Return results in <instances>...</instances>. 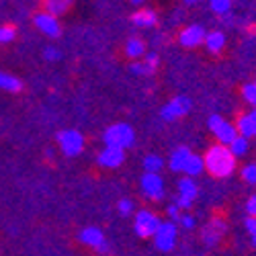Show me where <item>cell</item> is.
Returning <instances> with one entry per match:
<instances>
[{
	"label": "cell",
	"instance_id": "obj_35",
	"mask_svg": "<svg viewBox=\"0 0 256 256\" xmlns=\"http://www.w3.org/2000/svg\"><path fill=\"white\" fill-rule=\"evenodd\" d=\"M132 72H134V74H138V76L150 74V70L146 68V64H144V62H134V64H132Z\"/></svg>",
	"mask_w": 256,
	"mask_h": 256
},
{
	"label": "cell",
	"instance_id": "obj_6",
	"mask_svg": "<svg viewBox=\"0 0 256 256\" xmlns=\"http://www.w3.org/2000/svg\"><path fill=\"white\" fill-rule=\"evenodd\" d=\"M176 224L174 222H160V228L154 234V244L160 252H170L176 244Z\"/></svg>",
	"mask_w": 256,
	"mask_h": 256
},
{
	"label": "cell",
	"instance_id": "obj_22",
	"mask_svg": "<svg viewBox=\"0 0 256 256\" xmlns=\"http://www.w3.org/2000/svg\"><path fill=\"white\" fill-rule=\"evenodd\" d=\"M228 148H230L232 156L238 160V158H242V156H246V154H248V148H250V144H248V140H246V138L238 136V138L234 140V142H232Z\"/></svg>",
	"mask_w": 256,
	"mask_h": 256
},
{
	"label": "cell",
	"instance_id": "obj_12",
	"mask_svg": "<svg viewBox=\"0 0 256 256\" xmlns=\"http://www.w3.org/2000/svg\"><path fill=\"white\" fill-rule=\"evenodd\" d=\"M205 35H207V31L201 25H188L178 33V44L182 48H197V46L205 44Z\"/></svg>",
	"mask_w": 256,
	"mask_h": 256
},
{
	"label": "cell",
	"instance_id": "obj_26",
	"mask_svg": "<svg viewBox=\"0 0 256 256\" xmlns=\"http://www.w3.org/2000/svg\"><path fill=\"white\" fill-rule=\"evenodd\" d=\"M242 180H244L246 184L256 186V162H250V164H246V166L242 168Z\"/></svg>",
	"mask_w": 256,
	"mask_h": 256
},
{
	"label": "cell",
	"instance_id": "obj_16",
	"mask_svg": "<svg viewBox=\"0 0 256 256\" xmlns=\"http://www.w3.org/2000/svg\"><path fill=\"white\" fill-rule=\"evenodd\" d=\"M156 12L154 10H148V8H142V10H136L132 14V23L140 29H148V27H154L156 25Z\"/></svg>",
	"mask_w": 256,
	"mask_h": 256
},
{
	"label": "cell",
	"instance_id": "obj_39",
	"mask_svg": "<svg viewBox=\"0 0 256 256\" xmlns=\"http://www.w3.org/2000/svg\"><path fill=\"white\" fill-rule=\"evenodd\" d=\"M186 4H193V2H199V0H184Z\"/></svg>",
	"mask_w": 256,
	"mask_h": 256
},
{
	"label": "cell",
	"instance_id": "obj_32",
	"mask_svg": "<svg viewBox=\"0 0 256 256\" xmlns=\"http://www.w3.org/2000/svg\"><path fill=\"white\" fill-rule=\"evenodd\" d=\"M166 213H168V218H170V220H174V222H178V220H180V216H182V213H180V207H178L176 203H172V205H168Z\"/></svg>",
	"mask_w": 256,
	"mask_h": 256
},
{
	"label": "cell",
	"instance_id": "obj_23",
	"mask_svg": "<svg viewBox=\"0 0 256 256\" xmlns=\"http://www.w3.org/2000/svg\"><path fill=\"white\" fill-rule=\"evenodd\" d=\"M162 166H164V160L158 156V154H148L146 158H144V168H146V172H160L162 170Z\"/></svg>",
	"mask_w": 256,
	"mask_h": 256
},
{
	"label": "cell",
	"instance_id": "obj_18",
	"mask_svg": "<svg viewBox=\"0 0 256 256\" xmlns=\"http://www.w3.org/2000/svg\"><path fill=\"white\" fill-rule=\"evenodd\" d=\"M205 170V162H203V158L199 156V154H190L188 156V160H186V164H184V170L182 172L186 174V176H190V178H195V176H199L201 172Z\"/></svg>",
	"mask_w": 256,
	"mask_h": 256
},
{
	"label": "cell",
	"instance_id": "obj_15",
	"mask_svg": "<svg viewBox=\"0 0 256 256\" xmlns=\"http://www.w3.org/2000/svg\"><path fill=\"white\" fill-rule=\"evenodd\" d=\"M190 154H193V152H190L186 146L176 148V150L170 154V160H168L170 170H172V172H182V170H184V164H186V160H188Z\"/></svg>",
	"mask_w": 256,
	"mask_h": 256
},
{
	"label": "cell",
	"instance_id": "obj_36",
	"mask_svg": "<svg viewBox=\"0 0 256 256\" xmlns=\"http://www.w3.org/2000/svg\"><path fill=\"white\" fill-rule=\"evenodd\" d=\"M246 213H248V218H256V195L248 197V201H246Z\"/></svg>",
	"mask_w": 256,
	"mask_h": 256
},
{
	"label": "cell",
	"instance_id": "obj_11",
	"mask_svg": "<svg viewBox=\"0 0 256 256\" xmlns=\"http://www.w3.org/2000/svg\"><path fill=\"white\" fill-rule=\"evenodd\" d=\"M142 190L148 199L152 201H160L164 197V180L160 174L156 172H146L142 176Z\"/></svg>",
	"mask_w": 256,
	"mask_h": 256
},
{
	"label": "cell",
	"instance_id": "obj_4",
	"mask_svg": "<svg viewBox=\"0 0 256 256\" xmlns=\"http://www.w3.org/2000/svg\"><path fill=\"white\" fill-rule=\"evenodd\" d=\"M209 130L211 134L218 138V142L222 146H230L234 140L238 138V132H236V125H232L230 121H226L224 117L220 115H211L209 117Z\"/></svg>",
	"mask_w": 256,
	"mask_h": 256
},
{
	"label": "cell",
	"instance_id": "obj_19",
	"mask_svg": "<svg viewBox=\"0 0 256 256\" xmlns=\"http://www.w3.org/2000/svg\"><path fill=\"white\" fill-rule=\"evenodd\" d=\"M44 4H46V12L58 18V14H64L70 8L72 0H44Z\"/></svg>",
	"mask_w": 256,
	"mask_h": 256
},
{
	"label": "cell",
	"instance_id": "obj_5",
	"mask_svg": "<svg viewBox=\"0 0 256 256\" xmlns=\"http://www.w3.org/2000/svg\"><path fill=\"white\" fill-rule=\"evenodd\" d=\"M58 144H60L62 154H66L70 158L78 156L84 150V138L76 130H64V132H60L58 134Z\"/></svg>",
	"mask_w": 256,
	"mask_h": 256
},
{
	"label": "cell",
	"instance_id": "obj_10",
	"mask_svg": "<svg viewBox=\"0 0 256 256\" xmlns=\"http://www.w3.org/2000/svg\"><path fill=\"white\" fill-rule=\"evenodd\" d=\"M178 197H176V205L180 207V209H188L190 205H193V201L197 199V195H199V188H197V182L190 178V176H184V178H180L178 180Z\"/></svg>",
	"mask_w": 256,
	"mask_h": 256
},
{
	"label": "cell",
	"instance_id": "obj_3",
	"mask_svg": "<svg viewBox=\"0 0 256 256\" xmlns=\"http://www.w3.org/2000/svg\"><path fill=\"white\" fill-rule=\"evenodd\" d=\"M160 228V218L156 216L154 211H148L142 209L136 213V220H134V230L140 238H154L156 230Z\"/></svg>",
	"mask_w": 256,
	"mask_h": 256
},
{
	"label": "cell",
	"instance_id": "obj_31",
	"mask_svg": "<svg viewBox=\"0 0 256 256\" xmlns=\"http://www.w3.org/2000/svg\"><path fill=\"white\" fill-rule=\"evenodd\" d=\"M117 207H119L121 216H132V213H134V203H132L130 199H121Z\"/></svg>",
	"mask_w": 256,
	"mask_h": 256
},
{
	"label": "cell",
	"instance_id": "obj_37",
	"mask_svg": "<svg viewBox=\"0 0 256 256\" xmlns=\"http://www.w3.org/2000/svg\"><path fill=\"white\" fill-rule=\"evenodd\" d=\"M248 119H250V127H252V138H256V109L248 111Z\"/></svg>",
	"mask_w": 256,
	"mask_h": 256
},
{
	"label": "cell",
	"instance_id": "obj_13",
	"mask_svg": "<svg viewBox=\"0 0 256 256\" xmlns=\"http://www.w3.org/2000/svg\"><path fill=\"white\" fill-rule=\"evenodd\" d=\"M33 23H35V27H37L41 33L48 35L50 39H54V37H58V35L62 33V27H60V23H58V18L52 16V14H48V12H37V14L33 16Z\"/></svg>",
	"mask_w": 256,
	"mask_h": 256
},
{
	"label": "cell",
	"instance_id": "obj_34",
	"mask_svg": "<svg viewBox=\"0 0 256 256\" xmlns=\"http://www.w3.org/2000/svg\"><path fill=\"white\" fill-rule=\"evenodd\" d=\"M44 58L48 60V62H58L60 60V50H56V48H46L44 50Z\"/></svg>",
	"mask_w": 256,
	"mask_h": 256
},
{
	"label": "cell",
	"instance_id": "obj_25",
	"mask_svg": "<svg viewBox=\"0 0 256 256\" xmlns=\"http://www.w3.org/2000/svg\"><path fill=\"white\" fill-rule=\"evenodd\" d=\"M242 96L248 104H252V109H256V82H246L242 86Z\"/></svg>",
	"mask_w": 256,
	"mask_h": 256
},
{
	"label": "cell",
	"instance_id": "obj_38",
	"mask_svg": "<svg viewBox=\"0 0 256 256\" xmlns=\"http://www.w3.org/2000/svg\"><path fill=\"white\" fill-rule=\"evenodd\" d=\"M146 0H132V4H144Z\"/></svg>",
	"mask_w": 256,
	"mask_h": 256
},
{
	"label": "cell",
	"instance_id": "obj_2",
	"mask_svg": "<svg viewBox=\"0 0 256 256\" xmlns=\"http://www.w3.org/2000/svg\"><path fill=\"white\" fill-rule=\"evenodd\" d=\"M134 130L127 123H115L111 127H106L102 134V142L106 148H117V150H127L130 146H134Z\"/></svg>",
	"mask_w": 256,
	"mask_h": 256
},
{
	"label": "cell",
	"instance_id": "obj_20",
	"mask_svg": "<svg viewBox=\"0 0 256 256\" xmlns=\"http://www.w3.org/2000/svg\"><path fill=\"white\" fill-rule=\"evenodd\" d=\"M125 54L130 56L132 60L144 58L146 56V44H144L140 37H132L130 41H127V46H125Z\"/></svg>",
	"mask_w": 256,
	"mask_h": 256
},
{
	"label": "cell",
	"instance_id": "obj_7",
	"mask_svg": "<svg viewBox=\"0 0 256 256\" xmlns=\"http://www.w3.org/2000/svg\"><path fill=\"white\" fill-rule=\"evenodd\" d=\"M78 238H80V242H82L84 246H90V248H94L96 252H102V254L109 252V242H106L104 234H102L98 228H94V226H88V228L80 230Z\"/></svg>",
	"mask_w": 256,
	"mask_h": 256
},
{
	"label": "cell",
	"instance_id": "obj_14",
	"mask_svg": "<svg viewBox=\"0 0 256 256\" xmlns=\"http://www.w3.org/2000/svg\"><path fill=\"white\" fill-rule=\"evenodd\" d=\"M96 160L102 168H117L125 160V150H117V148H106L104 146V150L98 154Z\"/></svg>",
	"mask_w": 256,
	"mask_h": 256
},
{
	"label": "cell",
	"instance_id": "obj_21",
	"mask_svg": "<svg viewBox=\"0 0 256 256\" xmlns=\"http://www.w3.org/2000/svg\"><path fill=\"white\" fill-rule=\"evenodd\" d=\"M23 88L18 78H14L12 74L8 72H0V90H8V92H18Z\"/></svg>",
	"mask_w": 256,
	"mask_h": 256
},
{
	"label": "cell",
	"instance_id": "obj_8",
	"mask_svg": "<svg viewBox=\"0 0 256 256\" xmlns=\"http://www.w3.org/2000/svg\"><path fill=\"white\" fill-rule=\"evenodd\" d=\"M226 230H228V226L220 218H213L211 222H207V226L201 230V238H203L205 246H209V248L218 246L222 242V238L226 236Z\"/></svg>",
	"mask_w": 256,
	"mask_h": 256
},
{
	"label": "cell",
	"instance_id": "obj_33",
	"mask_svg": "<svg viewBox=\"0 0 256 256\" xmlns=\"http://www.w3.org/2000/svg\"><path fill=\"white\" fill-rule=\"evenodd\" d=\"M178 224H180L184 230H193V228H195V218H193V216H188V213H184V216H180Z\"/></svg>",
	"mask_w": 256,
	"mask_h": 256
},
{
	"label": "cell",
	"instance_id": "obj_17",
	"mask_svg": "<svg viewBox=\"0 0 256 256\" xmlns=\"http://www.w3.org/2000/svg\"><path fill=\"white\" fill-rule=\"evenodd\" d=\"M205 46L211 54H220L226 48V35L222 31H211L205 35Z\"/></svg>",
	"mask_w": 256,
	"mask_h": 256
},
{
	"label": "cell",
	"instance_id": "obj_30",
	"mask_svg": "<svg viewBox=\"0 0 256 256\" xmlns=\"http://www.w3.org/2000/svg\"><path fill=\"white\" fill-rule=\"evenodd\" d=\"M144 64H146V68L150 70V74L156 70V66H158V54H148V56H144Z\"/></svg>",
	"mask_w": 256,
	"mask_h": 256
},
{
	"label": "cell",
	"instance_id": "obj_40",
	"mask_svg": "<svg viewBox=\"0 0 256 256\" xmlns=\"http://www.w3.org/2000/svg\"><path fill=\"white\" fill-rule=\"evenodd\" d=\"M254 82H256V80H254Z\"/></svg>",
	"mask_w": 256,
	"mask_h": 256
},
{
	"label": "cell",
	"instance_id": "obj_28",
	"mask_svg": "<svg viewBox=\"0 0 256 256\" xmlns=\"http://www.w3.org/2000/svg\"><path fill=\"white\" fill-rule=\"evenodd\" d=\"M14 35H16V31L12 25H0V44H10Z\"/></svg>",
	"mask_w": 256,
	"mask_h": 256
},
{
	"label": "cell",
	"instance_id": "obj_24",
	"mask_svg": "<svg viewBox=\"0 0 256 256\" xmlns=\"http://www.w3.org/2000/svg\"><path fill=\"white\" fill-rule=\"evenodd\" d=\"M236 132H238V136H242V138H252V127H250V119H248V113H244V115H240L238 117V123H236Z\"/></svg>",
	"mask_w": 256,
	"mask_h": 256
},
{
	"label": "cell",
	"instance_id": "obj_27",
	"mask_svg": "<svg viewBox=\"0 0 256 256\" xmlns=\"http://www.w3.org/2000/svg\"><path fill=\"white\" fill-rule=\"evenodd\" d=\"M209 6L216 14H228L232 8V0H209Z\"/></svg>",
	"mask_w": 256,
	"mask_h": 256
},
{
	"label": "cell",
	"instance_id": "obj_29",
	"mask_svg": "<svg viewBox=\"0 0 256 256\" xmlns=\"http://www.w3.org/2000/svg\"><path fill=\"white\" fill-rule=\"evenodd\" d=\"M244 226H246V232L250 234V242H252V246L256 248V218H246Z\"/></svg>",
	"mask_w": 256,
	"mask_h": 256
},
{
	"label": "cell",
	"instance_id": "obj_9",
	"mask_svg": "<svg viewBox=\"0 0 256 256\" xmlns=\"http://www.w3.org/2000/svg\"><path fill=\"white\" fill-rule=\"evenodd\" d=\"M188 111H190V98L180 94V96H174L168 104H164L160 115L164 121H176V119L184 117Z\"/></svg>",
	"mask_w": 256,
	"mask_h": 256
},
{
	"label": "cell",
	"instance_id": "obj_1",
	"mask_svg": "<svg viewBox=\"0 0 256 256\" xmlns=\"http://www.w3.org/2000/svg\"><path fill=\"white\" fill-rule=\"evenodd\" d=\"M203 162H205V170L216 178L232 176V172L236 170V158L232 156L230 148L222 144L211 146L203 156Z\"/></svg>",
	"mask_w": 256,
	"mask_h": 256
}]
</instances>
